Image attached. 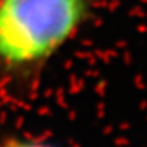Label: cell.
Here are the masks:
<instances>
[{"instance_id": "cell-2", "label": "cell", "mask_w": 147, "mask_h": 147, "mask_svg": "<svg viewBox=\"0 0 147 147\" xmlns=\"http://www.w3.org/2000/svg\"><path fill=\"white\" fill-rule=\"evenodd\" d=\"M1 147H52V146L37 142V140H32V139L16 138V139H8Z\"/></svg>"}, {"instance_id": "cell-1", "label": "cell", "mask_w": 147, "mask_h": 147, "mask_svg": "<svg viewBox=\"0 0 147 147\" xmlns=\"http://www.w3.org/2000/svg\"><path fill=\"white\" fill-rule=\"evenodd\" d=\"M89 0H0V61H42L75 34Z\"/></svg>"}]
</instances>
